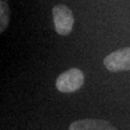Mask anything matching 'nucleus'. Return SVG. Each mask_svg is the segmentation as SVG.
Returning <instances> with one entry per match:
<instances>
[{"label":"nucleus","mask_w":130,"mask_h":130,"mask_svg":"<svg viewBox=\"0 0 130 130\" xmlns=\"http://www.w3.org/2000/svg\"><path fill=\"white\" fill-rule=\"evenodd\" d=\"M103 64L112 72L130 70V47L118 49L104 58Z\"/></svg>","instance_id":"7ed1b4c3"},{"label":"nucleus","mask_w":130,"mask_h":130,"mask_svg":"<svg viewBox=\"0 0 130 130\" xmlns=\"http://www.w3.org/2000/svg\"><path fill=\"white\" fill-rule=\"evenodd\" d=\"M52 17L56 33L62 36H67L71 33L74 19L72 12L66 5L58 4L54 6L52 9Z\"/></svg>","instance_id":"f03ea898"},{"label":"nucleus","mask_w":130,"mask_h":130,"mask_svg":"<svg viewBox=\"0 0 130 130\" xmlns=\"http://www.w3.org/2000/svg\"><path fill=\"white\" fill-rule=\"evenodd\" d=\"M84 84V73L76 68L70 69L61 73L56 80L57 90L64 93H74Z\"/></svg>","instance_id":"f257e3e1"},{"label":"nucleus","mask_w":130,"mask_h":130,"mask_svg":"<svg viewBox=\"0 0 130 130\" xmlns=\"http://www.w3.org/2000/svg\"><path fill=\"white\" fill-rule=\"evenodd\" d=\"M69 130H118L109 121L98 119H84L73 121Z\"/></svg>","instance_id":"20e7f679"},{"label":"nucleus","mask_w":130,"mask_h":130,"mask_svg":"<svg viewBox=\"0 0 130 130\" xmlns=\"http://www.w3.org/2000/svg\"><path fill=\"white\" fill-rule=\"evenodd\" d=\"M0 33H3L9 24V8L4 0L0 2Z\"/></svg>","instance_id":"39448f33"}]
</instances>
